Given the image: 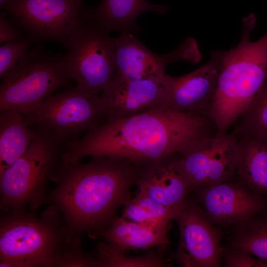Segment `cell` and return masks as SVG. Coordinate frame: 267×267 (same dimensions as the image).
I'll use <instances>...</instances> for the list:
<instances>
[{
  "mask_svg": "<svg viewBox=\"0 0 267 267\" xmlns=\"http://www.w3.org/2000/svg\"><path fill=\"white\" fill-rule=\"evenodd\" d=\"M174 220L179 230L176 258L181 266H222L223 251L221 245L222 231L209 219L197 201L187 198Z\"/></svg>",
  "mask_w": 267,
  "mask_h": 267,
  "instance_id": "10",
  "label": "cell"
},
{
  "mask_svg": "<svg viewBox=\"0 0 267 267\" xmlns=\"http://www.w3.org/2000/svg\"><path fill=\"white\" fill-rule=\"evenodd\" d=\"M237 139L238 180L251 190L267 196V135L240 136Z\"/></svg>",
  "mask_w": 267,
  "mask_h": 267,
  "instance_id": "18",
  "label": "cell"
},
{
  "mask_svg": "<svg viewBox=\"0 0 267 267\" xmlns=\"http://www.w3.org/2000/svg\"><path fill=\"white\" fill-rule=\"evenodd\" d=\"M222 61L223 51H213L210 60L192 72L179 77L166 74L162 86L169 106L208 117Z\"/></svg>",
  "mask_w": 267,
  "mask_h": 267,
  "instance_id": "14",
  "label": "cell"
},
{
  "mask_svg": "<svg viewBox=\"0 0 267 267\" xmlns=\"http://www.w3.org/2000/svg\"><path fill=\"white\" fill-rule=\"evenodd\" d=\"M255 15L242 19L241 39L235 47L223 51L218 86L208 117L217 134H225L249 107L267 78V32L251 41Z\"/></svg>",
  "mask_w": 267,
  "mask_h": 267,
  "instance_id": "3",
  "label": "cell"
},
{
  "mask_svg": "<svg viewBox=\"0 0 267 267\" xmlns=\"http://www.w3.org/2000/svg\"><path fill=\"white\" fill-rule=\"evenodd\" d=\"M0 112L12 110L26 114L71 80L61 53L36 47L2 78Z\"/></svg>",
  "mask_w": 267,
  "mask_h": 267,
  "instance_id": "6",
  "label": "cell"
},
{
  "mask_svg": "<svg viewBox=\"0 0 267 267\" xmlns=\"http://www.w3.org/2000/svg\"><path fill=\"white\" fill-rule=\"evenodd\" d=\"M51 206L40 217L23 209L1 218L0 267H60L68 252L81 245L60 210Z\"/></svg>",
  "mask_w": 267,
  "mask_h": 267,
  "instance_id": "4",
  "label": "cell"
},
{
  "mask_svg": "<svg viewBox=\"0 0 267 267\" xmlns=\"http://www.w3.org/2000/svg\"><path fill=\"white\" fill-rule=\"evenodd\" d=\"M122 251L110 244L99 243L94 257L97 267H160L166 266L159 255L150 253L141 257H128Z\"/></svg>",
  "mask_w": 267,
  "mask_h": 267,
  "instance_id": "24",
  "label": "cell"
},
{
  "mask_svg": "<svg viewBox=\"0 0 267 267\" xmlns=\"http://www.w3.org/2000/svg\"><path fill=\"white\" fill-rule=\"evenodd\" d=\"M115 73L132 79H145L162 85L170 64L185 61L198 63L202 54L196 40L186 38L174 50L163 54L153 52L130 32L122 33L115 38Z\"/></svg>",
  "mask_w": 267,
  "mask_h": 267,
  "instance_id": "11",
  "label": "cell"
},
{
  "mask_svg": "<svg viewBox=\"0 0 267 267\" xmlns=\"http://www.w3.org/2000/svg\"><path fill=\"white\" fill-rule=\"evenodd\" d=\"M167 233V228L140 224L121 217L114 220L103 235L109 244L125 251L157 246L165 248L169 244Z\"/></svg>",
  "mask_w": 267,
  "mask_h": 267,
  "instance_id": "19",
  "label": "cell"
},
{
  "mask_svg": "<svg viewBox=\"0 0 267 267\" xmlns=\"http://www.w3.org/2000/svg\"><path fill=\"white\" fill-rule=\"evenodd\" d=\"M85 0H13L3 10L33 41L65 46L71 24L81 19Z\"/></svg>",
  "mask_w": 267,
  "mask_h": 267,
  "instance_id": "12",
  "label": "cell"
},
{
  "mask_svg": "<svg viewBox=\"0 0 267 267\" xmlns=\"http://www.w3.org/2000/svg\"><path fill=\"white\" fill-rule=\"evenodd\" d=\"M3 11L0 14V43H5L15 41L22 37L21 31L16 28L13 23L10 21Z\"/></svg>",
  "mask_w": 267,
  "mask_h": 267,
  "instance_id": "27",
  "label": "cell"
},
{
  "mask_svg": "<svg viewBox=\"0 0 267 267\" xmlns=\"http://www.w3.org/2000/svg\"><path fill=\"white\" fill-rule=\"evenodd\" d=\"M25 152L0 174L1 210L25 209L47 193L46 188L60 168L68 146L51 136L35 131Z\"/></svg>",
  "mask_w": 267,
  "mask_h": 267,
  "instance_id": "5",
  "label": "cell"
},
{
  "mask_svg": "<svg viewBox=\"0 0 267 267\" xmlns=\"http://www.w3.org/2000/svg\"><path fill=\"white\" fill-rule=\"evenodd\" d=\"M139 192L178 211L192 190L175 154L141 166L136 182Z\"/></svg>",
  "mask_w": 267,
  "mask_h": 267,
  "instance_id": "16",
  "label": "cell"
},
{
  "mask_svg": "<svg viewBox=\"0 0 267 267\" xmlns=\"http://www.w3.org/2000/svg\"><path fill=\"white\" fill-rule=\"evenodd\" d=\"M213 127L207 117L168 106L127 118H107L70 144L63 161L68 163L88 156H105L143 166L182 153L199 139L214 134Z\"/></svg>",
  "mask_w": 267,
  "mask_h": 267,
  "instance_id": "1",
  "label": "cell"
},
{
  "mask_svg": "<svg viewBox=\"0 0 267 267\" xmlns=\"http://www.w3.org/2000/svg\"><path fill=\"white\" fill-rule=\"evenodd\" d=\"M33 130L48 134L68 146L85 130L106 117L100 95L76 86L45 99L23 115Z\"/></svg>",
  "mask_w": 267,
  "mask_h": 267,
  "instance_id": "8",
  "label": "cell"
},
{
  "mask_svg": "<svg viewBox=\"0 0 267 267\" xmlns=\"http://www.w3.org/2000/svg\"><path fill=\"white\" fill-rule=\"evenodd\" d=\"M13 0H0V6L4 9Z\"/></svg>",
  "mask_w": 267,
  "mask_h": 267,
  "instance_id": "28",
  "label": "cell"
},
{
  "mask_svg": "<svg viewBox=\"0 0 267 267\" xmlns=\"http://www.w3.org/2000/svg\"><path fill=\"white\" fill-rule=\"evenodd\" d=\"M34 41L30 37L22 38L2 44L0 47V78L12 69L26 55Z\"/></svg>",
  "mask_w": 267,
  "mask_h": 267,
  "instance_id": "25",
  "label": "cell"
},
{
  "mask_svg": "<svg viewBox=\"0 0 267 267\" xmlns=\"http://www.w3.org/2000/svg\"><path fill=\"white\" fill-rule=\"evenodd\" d=\"M35 135L22 114L0 112V174L25 152Z\"/></svg>",
  "mask_w": 267,
  "mask_h": 267,
  "instance_id": "20",
  "label": "cell"
},
{
  "mask_svg": "<svg viewBox=\"0 0 267 267\" xmlns=\"http://www.w3.org/2000/svg\"><path fill=\"white\" fill-rule=\"evenodd\" d=\"M94 21L79 20L68 28L64 60L68 75L76 86L100 95L116 69L115 38Z\"/></svg>",
  "mask_w": 267,
  "mask_h": 267,
  "instance_id": "7",
  "label": "cell"
},
{
  "mask_svg": "<svg viewBox=\"0 0 267 267\" xmlns=\"http://www.w3.org/2000/svg\"><path fill=\"white\" fill-rule=\"evenodd\" d=\"M222 262L225 267H267V262L240 249L223 247Z\"/></svg>",
  "mask_w": 267,
  "mask_h": 267,
  "instance_id": "26",
  "label": "cell"
},
{
  "mask_svg": "<svg viewBox=\"0 0 267 267\" xmlns=\"http://www.w3.org/2000/svg\"><path fill=\"white\" fill-rule=\"evenodd\" d=\"M232 226L227 246L267 262V210Z\"/></svg>",
  "mask_w": 267,
  "mask_h": 267,
  "instance_id": "21",
  "label": "cell"
},
{
  "mask_svg": "<svg viewBox=\"0 0 267 267\" xmlns=\"http://www.w3.org/2000/svg\"><path fill=\"white\" fill-rule=\"evenodd\" d=\"M240 118L233 133L236 135H267V78Z\"/></svg>",
  "mask_w": 267,
  "mask_h": 267,
  "instance_id": "23",
  "label": "cell"
},
{
  "mask_svg": "<svg viewBox=\"0 0 267 267\" xmlns=\"http://www.w3.org/2000/svg\"><path fill=\"white\" fill-rule=\"evenodd\" d=\"M240 148L233 134H215L179 154L181 168L193 190L230 181L236 175Z\"/></svg>",
  "mask_w": 267,
  "mask_h": 267,
  "instance_id": "9",
  "label": "cell"
},
{
  "mask_svg": "<svg viewBox=\"0 0 267 267\" xmlns=\"http://www.w3.org/2000/svg\"><path fill=\"white\" fill-rule=\"evenodd\" d=\"M100 97L107 118H127L151 108L169 106L162 85L148 80L127 78L115 73Z\"/></svg>",
  "mask_w": 267,
  "mask_h": 267,
  "instance_id": "15",
  "label": "cell"
},
{
  "mask_svg": "<svg viewBox=\"0 0 267 267\" xmlns=\"http://www.w3.org/2000/svg\"><path fill=\"white\" fill-rule=\"evenodd\" d=\"M167 10L166 6L145 0H102L96 7L84 9L81 19L94 21L108 33L114 31L132 33L137 30L136 21L143 12L164 14Z\"/></svg>",
  "mask_w": 267,
  "mask_h": 267,
  "instance_id": "17",
  "label": "cell"
},
{
  "mask_svg": "<svg viewBox=\"0 0 267 267\" xmlns=\"http://www.w3.org/2000/svg\"><path fill=\"white\" fill-rule=\"evenodd\" d=\"M139 166L127 160L105 156L63 163L53 181L57 184L39 200L34 210L44 204L56 207L74 237L111 224L118 208L130 197Z\"/></svg>",
  "mask_w": 267,
  "mask_h": 267,
  "instance_id": "2",
  "label": "cell"
},
{
  "mask_svg": "<svg viewBox=\"0 0 267 267\" xmlns=\"http://www.w3.org/2000/svg\"><path fill=\"white\" fill-rule=\"evenodd\" d=\"M197 201L219 227L233 225L267 210V199L238 180L195 189Z\"/></svg>",
  "mask_w": 267,
  "mask_h": 267,
  "instance_id": "13",
  "label": "cell"
},
{
  "mask_svg": "<svg viewBox=\"0 0 267 267\" xmlns=\"http://www.w3.org/2000/svg\"><path fill=\"white\" fill-rule=\"evenodd\" d=\"M178 211L167 208L138 192L124 204L122 217L127 221L158 228H167Z\"/></svg>",
  "mask_w": 267,
  "mask_h": 267,
  "instance_id": "22",
  "label": "cell"
}]
</instances>
